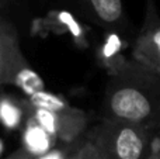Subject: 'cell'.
I'll return each instance as SVG.
<instances>
[{"mask_svg": "<svg viewBox=\"0 0 160 159\" xmlns=\"http://www.w3.org/2000/svg\"><path fill=\"white\" fill-rule=\"evenodd\" d=\"M0 2H2V0H0Z\"/></svg>", "mask_w": 160, "mask_h": 159, "instance_id": "obj_13", "label": "cell"}, {"mask_svg": "<svg viewBox=\"0 0 160 159\" xmlns=\"http://www.w3.org/2000/svg\"><path fill=\"white\" fill-rule=\"evenodd\" d=\"M22 107L13 99H0V121L7 128L22 126Z\"/></svg>", "mask_w": 160, "mask_h": 159, "instance_id": "obj_8", "label": "cell"}, {"mask_svg": "<svg viewBox=\"0 0 160 159\" xmlns=\"http://www.w3.org/2000/svg\"><path fill=\"white\" fill-rule=\"evenodd\" d=\"M25 58L20 49L18 37L8 21L0 18V64H24Z\"/></svg>", "mask_w": 160, "mask_h": 159, "instance_id": "obj_7", "label": "cell"}, {"mask_svg": "<svg viewBox=\"0 0 160 159\" xmlns=\"http://www.w3.org/2000/svg\"><path fill=\"white\" fill-rule=\"evenodd\" d=\"M28 103L32 109L47 110L55 115L58 138L66 142L78 138L87 126V115L84 114V111L73 109L66 100L47 90L31 95Z\"/></svg>", "mask_w": 160, "mask_h": 159, "instance_id": "obj_3", "label": "cell"}, {"mask_svg": "<svg viewBox=\"0 0 160 159\" xmlns=\"http://www.w3.org/2000/svg\"><path fill=\"white\" fill-rule=\"evenodd\" d=\"M131 58L160 75V16L155 0H146L143 24L132 42Z\"/></svg>", "mask_w": 160, "mask_h": 159, "instance_id": "obj_4", "label": "cell"}, {"mask_svg": "<svg viewBox=\"0 0 160 159\" xmlns=\"http://www.w3.org/2000/svg\"><path fill=\"white\" fill-rule=\"evenodd\" d=\"M73 159H100V156L97 155L94 146L88 141H86L84 144L80 145L78 152L73 155Z\"/></svg>", "mask_w": 160, "mask_h": 159, "instance_id": "obj_9", "label": "cell"}, {"mask_svg": "<svg viewBox=\"0 0 160 159\" xmlns=\"http://www.w3.org/2000/svg\"><path fill=\"white\" fill-rule=\"evenodd\" d=\"M160 132L138 124L104 118L90 132L88 142L100 159H146Z\"/></svg>", "mask_w": 160, "mask_h": 159, "instance_id": "obj_2", "label": "cell"}, {"mask_svg": "<svg viewBox=\"0 0 160 159\" xmlns=\"http://www.w3.org/2000/svg\"><path fill=\"white\" fill-rule=\"evenodd\" d=\"M56 138H53L49 132H47L32 117L28 118L24 127V135H22V148L28 151L32 156L38 158L47 154L52 149V144Z\"/></svg>", "mask_w": 160, "mask_h": 159, "instance_id": "obj_6", "label": "cell"}, {"mask_svg": "<svg viewBox=\"0 0 160 159\" xmlns=\"http://www.w3.org/2000/svg\"><path fill=\"white\" fill-rule=\"evenodd\" d=\"M66 154L63 151H59V149H51L49 152L41 155V156L35 158V159H66Z\"/></svg>", "mask_w": 160, "mask_h": 159, "instance_id": "obj_11", "label": "cell"}, {"mask_svg": "<svg viewBox=\"0 0 160 159\" xmlns=\"http://www.w3.org/2000/svg\"><path fill=\"white\" fill-rule=\"evenodd\" d=\"M7 159H35V156H32V155H31L28 151H25L24 148H20L18 151H16Z\"/></svg>", "mask_w": 160, "mask_h": 159, "instance_id": "obj_12", "label": "cell"}, {"mask_svg": "<svg viewBox=\"0 0 160 159\" xmlns=\"http://www.w3.org/2000/svg\"><path fill=\"white\" fill-rule=\"evenodd\" d=\"M90 16L108 31L127 33L129 23L125 16L122 0H84Z\"/></svg>", "mask_w": 160, "mask_h": 159, "instance_id": "obj_5", "label": "cell"}, {"mask_svg": "<svg viewBox=\"0 0 160 159\" xmlns=\"http://www.w3.org/2000/svg\"><path fill=\"white\" fill-rule=\"evenodd\" d=\"M146 159H160V134L156 135L155 140H153L152 148H150V152Z\"/></svg>", "mask_w": 160, "mask_h": 159, "instance_id": "obj_10", "label": "cell"}, {"mask_svg": "<svg viewBox=\"0 0 160 159\" xmlns=\"http://www.w3.org/2000/svg\"><path fill=\"white\" fill-rule=\"evenodd\" d=\"M104 118L160 132V75L135 59L110 76L102 101Z\"/></svg>", "mask_w": 160, "mask_h": 159, "instance_id": "obj_1", "label": "cell"}]
</instances>
